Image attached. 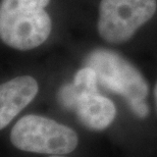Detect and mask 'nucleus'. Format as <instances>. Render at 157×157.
I'll return each instance as SVG.
<instances>
[{
    "label": "nucleus",
    "instance_id": "nucleus-1",
    "mask_svg": "<svg viewBox=\"0 0 157 157\" xmlns=\"http://www.w3.org/2000/svg\"><path fill=\"white\" fill-rule=\"evenodd\" d=\"M50 0H1L0 37L13 49L27 51L48 39L52 21L45 10Z\"/></svg>",
    "mask_w": 157,
    "mask_h": 157
},
{
    "label": "nucleus",
    "instance_id": "nucleus-2",
    "mask_svg": "<svg viewBox=\"0 0 157 157\" xmlns=\"http://www.w3.org/2000/svg\"><path fill=\"white\" fill-rule=\"evenodd\" d=\"M86 65L96 71L98 82L105 89L121 96L128 108L139 118L149 114L146 102L148 96V83L143 75L114 51L96 49L86 58Z\"/></svg>",
    "mask_w": 157,
    "mask_h": 157
},
{
    "label": "nucleus",
    "instance_id": "nucleus-3",
    "mask_svg": "<svg viewBox=\"0 0 157 157\" xmlns=\"http://www.w3.org/2000/svg\"><path fill=\"white\" fill-rule=\"evenodd\" d=\"M10 142L25 152L65 155L78 147V136L71 128L54 119L29 114L12 127Z\"/></svg>",
    "mask_w": 157,
    "mask_h": 157
},
{
    "label": "nucleus",
    "instance_id": "nucleus-4",
    "mask_svg": "<svg viewBox=\"0 0 157 157\" xmlns=\"http://www.w3.org/2000/svg\"><path fill=\"white\" fill-rule=\"evenodd\" d=\"M156 9V0H101L97 26L99 35L111 44L127 42L151 20Z\"/></svg>",
    "mask_w": 157,
    "mask_h": 157
},
{
    "label": "nucleus",
    "instance_id": "nucleus-5",
    "mask_svg": "<svg viewBox=\"0 0 157 157\" xmlns=\"http://www.w3.org/2000/svg\"><path fill=\"white\" fill-rule=\"evenodd\" d=\"M38 92V82L31 76H20L3 83L0 87V128L7 127Z\"/></svg>",
    "mask_w": 157,
    "mask_h": 157
},
{
    "label": "nucleus",
    "instance_id": "nucleus-6",
    "mask_svg": "<svg viewBox=\"0 0 157 157\" xmlns=\"http://www.w3.org/2000/svg\"><path fill=\"white\" fill-rule=\"evenodd\" d=\"M74 111L85 127L92 131L107 128L117 117V107L107 97L99 93L78 96Z\"/></svg>",
    "mask_w": 157,
    "mask_h": 157
},
{
    "label": "nucleus",
    "instance_id": "nucleus-7",
    "mask_svg": "<svg viewBox=\"0 0 157 157\" xmlns=\"http://www.w3.org/2000/svg\"><path fill=\"white\" fill-rule=\"evenodd\" d=\"M97 83H98L97 74L91 67L86 65L85 67L78 71L74 78V83L71 84V90H73L75 98H76V103L78 96L84 95V94L98 93Z\"/></svg>",
    "mask_w": 157,
    "mask_h": 157
},
{
    "label": "nucleus",
    "instance_id": "nucleus-8",
    "mask_svg": "<svg viewBox=\"0 0 157 157\" xmlns=\"http://www.w3.org/2000/svg\"><path fill=\"white\" fill-rule=\"evenodd\" d=\"M153 94H154V100H155L156 109H157V82H156V84H155V87H154V92H153Z\"/></svg>",
    "mask_w": 157,
    "mask_h": 157
},
{
    "label": "nucleus",
    "instance_id": "nucleus-9",
    "mask_svg": "<svg viewBox=\"0 0 157 157\" xmlns=\"http://www.w3.org/2000/svg\"><path fill=\"white\" fill-rule=\"evenodd\" d=\"M49 157H65V156H61V155H51Z\"/></svg>",
    "mask_w": 157,
    "mask_h": 157
}]
</instances>
